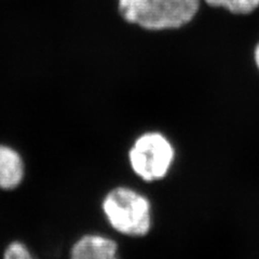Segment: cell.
<instances>
[{"label": "cell", "instance_id": "1", "mask_svg": "<svg viewBox=\"0 0 259 259\" xmlns=\"http://www.w3.org/2000/svg\"><path fill=\"white\" fill-rule=\"evenodd\" d=\"M201 0H117L125 23L146 31L180 30L200 12Z\"/></svg>", "mask_w": 259, "mask_h": 259}, {"label": "cell", "instance_id": "2", "mask_svg": "<svg viewBox=\"0 0 259 259\" xmlns=\"http://www.w3.org/2000/svg\"><path fill=\"white\" fill-rule=\"evenodd\" d=\"M102 208L109 225L124 236L144 237L151 228L150 202L132 188L110 190L103 200Z\"/></svg>", "mask_w": 259, "mask_h": 259}, {"label": "cell", "instance_id": "3", "mask_svg": "<svg viewBox=\"0 0 259 259\" xmlns=\"http://www.w3.org/2000/svg\"><path fill=\"white\" fill-rule=\"evenodd\" d=\"M175 150L167 137L159 132H146L137 137L128 152L133 172L145 182L163 180L171 168Z\"/></svg>", "mask_w": 259, "mask_h": 259}, {"label": "cell", "instance_id": "4", "mask_svg": "<svg viewBox=\"0 0 259 259\" xmlns=\"http://www.w3.org/2000/svg\"><path fill=\"white\" fill-rule=\"evenodd\" d=\"M70 259H120L117 243L102 234H85L70 250Z\"/></svg>", "mask_w": 259, "mask_h": 259}, {"label": "cell", "instance_id": "5", "mask_svg": "<svg viewBox=\"0 0 259 259\" xmlns=\"http://www.w3.org/2000/svg\"><path fill=\"white\" fill-rule=\"evenodd\" d=\"M25 177V163L21 153L9 145L0 144V190H13Z\"/></svg>", "mask_w": 259, "mask_h": 259}, {"label": "cell", "instance_id": "6", "mask_svg": "<svg viewBox=\"0 0 259 259\" xmlns=\"http://www.w3.org/2000/svg\"><path fill=\"white\" fill-rule=\"evenodd\" d=\"M210 9L227 11L231 15H249L259 9V0H203Z\"/></svg>", "mask_w": 259, "mask_h": 259}, {"label": "cell", "instance_id": "7", "mask_svg": "<svg viewBox=\"0 0 259 259\" xmlns=\"http://www.w3.org/2000/svg\"><path fill=\"white\" fill-rule=\"evenodd\" d=\"M3 259H37L26 244L21 241H13L6 247Z\"/></svg>", "mask_w": 259, "mask_h": 259}, {"label": "cell", "instance_id": "8", "mask_svg": "<svg viewBox=\"0 0 259 259\" xmlns=\"http://www.w3.org/2000/svg\"><path fill=\"white\" fill-rule=\"evenodd\" d=\"M254 62L256 64L257 68L259 69V41L256 44L254 49Z\"/></svg>", "mask_w": 259, "mask_h": 259}]
</instances>
